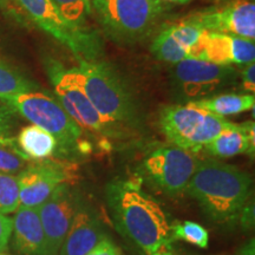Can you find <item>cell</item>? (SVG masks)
<instances>
[{
  "mask_svg": "<svg viewBox=\"0 0 255 255\" xmlns=\"http://www.w3.org/2000/svg\"><path fill=\"white\" fill-rule=\"evenodd\" d=\"M107 201L117 231L148 255L165 251L171 226L163 208L136 180H119L107 188Z\"/></svg>",
  "mask_w": 255,
  "mask_h": 255,
  "instance_id": "obj_1",
  "label": "cell"
},
{
  "mask_svg": "<svg viewBox=\"0 0 255 255\" xmlns=\"http://www.w3.org/2000/svg\"><path fill=\"white\" fill-rule=\"evenodd\" d=\"M251 176L235 165L216 159L199 161L187 194L206 215L218 223H231L241 215L251 194Z\"/></svg>",
  "mask_w": 255,
  "mask_h": 255,
  "instance_id": "obj_2",
  "label": "cell"
},
{
  "mask_svg": "<svg viewBox=\"0 0 255 255\" xmlns=\"http://www.w3.org/2000/svg\"><path fill=\"white\" fill-rule=\"evenodd\" d=\"M71 68L76 81L96 110L122 136L141 124L138 104L119 73L108 63L97 59H79Z\"/></svg>",
  "mask_w": 255,
  "mask_h": 255,
  "instance_id": "obj_3",
  "label": "cell"
},
{
  "mask_svg": "<svg viewBox=\"0 0 255 255\" xmlns=\"http://www.w3.org/2000/svg\"><path fill=\"white\" fill-rule=\"evenodd\" d=\"M0 102L55 137L60 156L84 154L91 149L90 143L84 138V130L53 96L34 90L1 96Z\"/></svg>",
  "mask_w": 255,
  "mask_h": 255,
  "instance_id": "obj_4",
  "label": "cell"
},
{
  "mask_svg": "<svg viewBox=\"0 0 255 255\" xmlns=\"http://www.w3.org/2000/svg\"><path fill=\"white\" fill-rule=\"evenodd\" d=\"M235 123L190 104L164 107L159 114L162 132L175 146L196 152Z\"/></svg>",
  "mask_w": 255,
  "mask_h": 255,
  "instance_id": "obj_5",
  "label": "cell"
},
{
  "mask_svg": "<svg viewBox=\"0 0 255 255\" xmlns=\"http://www.w3.org/2000/svg\"><path fill=\"white\" fill-rule=\"evenodd\" d=\"M104 31L119 41H137L152 30L167 6L161 0H91Z\"/></svg>",
  "mask_w": 255,
  "mask_h": 255,
  "instance_id": "obj_6",
  "label": "cell"
},
{
  "mask_svg": "<svg viewBox=\"0 0 255 255\" xmlns=\"http://www.w3.org/2000/svg\"><path fill=\"white\" fill-rule=\"evenodd\" d=\"M46 71L53 85L57 101L83 130L108 138L123 137L96 110L94 104L76 81L71 69L64 68L60 63L51 59L46 63Z\"/></svg>",
  "mask_w": 255,
  "mask_h": 255,
  "instance_id": "obj_7",
  "label": "cell"
},
{
  "mask_svg": "<svg viewBox=\"0 0 255 255\" xmlns=\"http://www.w3.org/2000/svg\"><path fill=\"white\" fill-rule=\"evenodd\" d=\"M171 84L177 100L188 102L214 96L238 79L233 65H219L205 60L186 58L173 64Z\"/></svg>",
  "mask_w": 255,
  "mask_h": 255,
  "instance_id": "obj_8",
  "label": "cell"
},
{
  "mask_svg": "<svg viewBox=\"0 0 255 255\" xmlns=\"http://www.w3.org/2000/svg\"><path fill=\"white\" fill-rule=\"evenodd\" d=\"M197 163L193 152L175 145L161 146L145 156L139 173L156 189L177 196L186 191Z\"/></svg>",
  "mask_w": 255,
  "mask_h": 255,
  "instance_id": "obj_9",
  "label": "cell"
},
{
  "mask_svg": "<svg viewBox=\"0 0 255 255\" xmlns=\"http://www.w3.org/2000/svg\"><path fill=\"white\" fill-rule=\"evenodd\" d=\"M28 17L66 46L77 57V59H97L101 44L98 38L91 31L77 30L64 19L51 0H17Z\"/></svg>",
  "mask_w": 255,
  "mask_h": 255,
  "instance_id": "obj_10",
  "label": "cell"
},
{
  "mask_svg": "<svg viewBox=\"0 0 255 255\" xmlns=\"http://www.w3.org/2000/svg\"><path fill=\"white\" fill-rule=\"evenodd\" d=\"M81 200L71 184L63 183L38 207L45 235V255L59 254Z\"/></svg>",
  "mask_w": 255,
  "mask_h": 255,
  "instance_id": "obj_11",
  "label": "cell"
},
{
  "mask_svg": "<svg viewBox=\"0 0 255 255\" xmlns=\"http://www.w3.org/2000/svg\"><path fill=\"white\" fill-rule=\"evenodd\" d=\"M187 19L203 31L255 39V5L251 0H234L221 7L196 12Z\"/></svg>",
  "mask_w": 255,
  "mask_h": 255,
  "instance_id": "obj_12",
  "label": "cell"
},
{
  "mask_svg": "<svg viewBox=\"0 0 255 255\" xmlns=\"http://www.w3.org/2000/svg\"><path fill=\"white\" fill-rule=\"evenodd\" d=\"M69 170L58 161H36L17 175L21 207L38 208L63 183H70Z\"/></svg>",
  "mask_w": 255,
  "mask_h": 255,
  "instance_id": "obj_13",
  "label": "cell"
},
{
  "mask_svg": "<svg viewBox=\"0 0 255 255\" xmlns=\"http://www.w3.org/2000/svg\"><path fill=\"white\" fill-rule=\"evenodd\" d=\"M188 58L219 65H245L255 60V44L245 38L203 31L188 52Z\"/></svg>",
  "mask_w": 255,
  "mask_h": 255,
  "instance_id": "obj_14",
  "label": "cell"
},
{
  "mask_svg": "<svg viewBox=\"0 0 255 255\" xmlns=\"http://www.w3.org/2000/svg\"><path fill=\"white\" fill-rule=\"evenodd\" d=\"M105 238L108 234L101 218L81 200L58 255H85Z\"/></svg>",
  "mask_w": 255,
  "mask_h": 255,
  "instance_id": "obj_15",
  "label": "cell"
},
{
  "mask_svg": "<svg viewBox=\"0 0 255 255\" xmlns=\"http://www.w3.org/2000/svg\"><path fill=\"white\" fill-rule=\"evenodd\" d=\"M202 33V28L184 18L158 33L151 44V52L162 62L176 64L188 58V52Z\"/></svg>",
  "mask_w": 255,
  "mask_h": 255,
  "instance_id": "obj_16",
  "label": "cell"
},
{
  "mask_svg": "<svg viewBox=\"0 0 255 255\" xmlns=\"http://www.w3.org/2000/svg\"><path fill=\"white\" fill-rule=\"evenodd\" d=\"M13 221V246L23 255H45V235L38 208L19 206Z\"/></svg>",
  "mask_w": 255,
  "mask_h": 255,
  "instance_id": "obj_17",
  "label": "cell"
},
{
  "mask_svg": "<svg viewBox=\"0 0 255 255\" xmlns=\"http://www.w3.org/2000/svg\"><path fill=\"white\" fill-rule=\"evenodd\" d=\"M254 123L235 124L216 136L203 146L208 154L216 157H232L254 151Z\"/></svg>",
  "mask_w": 255,
  "mask_h": 255,
  "instance_id": "obj_18",
  "label": "cell"
},
{
  "mask_svg": "<svg viewBox=\"0 0 255 255\" xmlns=\"http://www.w3.org/2000/svg\"><path fill=\"white\" fill-rule=\"evenodd\" d=\"M15 139L19 150L30 161H43L57 152L55 137L34 124L23 128Z\"/></svg>",
  "mask_w": 255,
  "mask_h": 255,
  "instance_id": "obj_19",
  "label": "cell"
},
{
  "mask_svg": "<svg viewBox=\"0 0 255 255\" xmlns=\"http://www.w3.org/2000/svg\"><path fill=\"white\" fill-rule=\"evenodd\" d=\"M186 104L225 117L227 115H238L252 110L255 104V97L253 94H221L188 102Z\"/></svg>",
  "mask_w": 255,
  "mask_h": 255,
  "instance_id": "obj_20",
  "label": "cell"
},
{
  "mask_svg": "<svg viewBox=\"0 0 255 255\" xmlns=\"http://www.w3.org/2000/svg\"><path fill=\"white\" fill-rule=\"evenodd\" d=\"M38 85L11 64L0 59V97L7 95L34 91Z\"/></svg>",
  "mask_w": 255,
  "mask_h": 255,
  "instance_id": "obj_21",
  "label": "cell"
},
{
  "mask_svg": "<svg viewBox=\"0 0 255 255\" xmlns=\"http://www.w3.org/2000/svg\"><path fill=\"white\" fill-rule=\"evenodd\" d=\"M64 19L77 30L89 31L87 21L91 13V0H51Z\"/></svg>",
  "mask_w": 255,
  "mask_h": 255,
  "instance_id": "obj_22",
  "label": "cell"
},
{
  "mask_svg": "<svg viewBox=\"0 0 255 255\" xmlns=\"http://www.w3.org/2000/svg\"><path fill=\"white\" fill-rule=\"evenodd\" d=\"M171 240H182L200 248H207L209 235L199 223L184 221L171 226Z\"/></svg>",
  "mask_w": 255,
  "mask_h": 255,
  "instance_id": "obj_23",
  "label": "cell"
},
{
  "mask_svg": "<svg viewBox=\"0 0 255 255\" xmlns=\"http://www.w3.org/2000/svg\"><path fill=\"white\" fill-rule=\"evenodd\" d=\"M20 206L17 176L0 173V213L12 214Z\"/></svg>",
  "mask_w": 255,
  "mask_h": 255,
  "instance_id": "obj_24",
  "label": "cell"
},
{
  "mask_svg": "<svg viewBox=\"0 0 255 255\" xmlns=\"http://www.w3.org/2000/svg\"><path fill=\"white\" fill-rule=\"evenodd\" d=\"M14 128V111L2 102H0V145L21 152L17 145V139L13 137Z\"/></svg>",
  "mask_w": 255,
  "mask_h": 255,
  "instance_id": "obj_25",
  "label": "cell"
},
{
  "mask_svg": "<svg viewBox=\"0 0 255 255\" xmlns=\"http://www.w3.org/2000/svg\"><path fill=\"white\" fill-rule=\"evenodd\" d=\"M28 161L30 159L21 152L0 145V173L17 176L27 167Z\"/></svg>",
  "mask_w": 255,
  "mask_h": 255,
  "instance_id": "obj_26",
  "label": "cell"
},
{
  "mask_svg": "<svg viewBox=\"0 0 255 255\" xmlns=\"http://www.w3.org/2000/svg\"><path fill=\"white\" fill-rule=\"evenodd\" d=\"M85 255H124L121 248L109 238H105Z\"/></svg>",
  "mask_w": 255,
  "mask_h": 255,
  "instance_id": "obj_27",
  "label": "cell"
},
{
  "mask_svg": "<svg viewBox=\"0 0 255 255\" xmlns=\"http://www.w3.org/2000/svg\"><path fill=\"white\" fill-rule=\"evenodd\" d=\"M13 221L7 215L0 213V253L6 250L9 239L12 237Z\"/></svg>",
  "mask_w": 255,
  "mask_h": 255,
  "instance_id": "obj_28",
  "label": "cell"
},
{
  "mask_svg": "<svg viewBox=\"0 0 255 255\" xmlns=\"http://www.w3.org/2000/svg\"><path fill=\"white\" fill-rule=\"evenodd\" d=\"M239 75L241 76L242 87L248 94H253L255 92V63L245 64L244 68Z\"/></svg>",
  "mask_w": 255,
  "mask_h": 255,
  "instance_id": "obj_29",
  "label": "cell"
},
{
  "mask_svg": "<svg viewBox=\"0 0 255 255\" xmlns=\"http://www.w3.org/2000/svg\"><path fill=\"white\" fill-rule=\"evenodd\" d=\"M162 2H170V4H180V5H184L188 4V2L194 1V0H161Z\"/></svg>",
  "mask_w": 255,
  "mask_h": 255,
  "instance_id": "obj_30",
  "label": "cell"
},
{
  "mask_svg": "<svg viewBox=\"0 0 255 255\" xmlns=\"http://www.w3.org/2000/svg\"><path fill=\"white\" fill-rule=\"evenodd\" d=\"M156 255H171V254H169L165 251H163V252H161V253H158V254H156Z\"/></svg>",
  "mask_w": 255,
  "mask_h": 255,
  "instance_id": "obj_31",
  "label": "cell"
},
{
  "mask_svg": "<svg viewBox=\"0 0 255 255\" xmlns=\"http://www.w3.org/2000/svg\"><path fill=\"white\" fill-rule=\"evenodd\" d=\"M5 2V0H0V5H2Z\"/></svg>",
  "mask_w": 255,
  "mask_h": 255,
  "instance_id": "obj_32",
  "label": "cell"
},
{
  "mask_svg": "<svg viewBox=\"0 0 255 255\" xmlns=\"http://www.w3.org/2000/svg\"><path fill=\"white\" fill-rule=\"evenodd\" d=\"M0 255H9V254H4V253H0Z\"/></svg>",
  "mask_w": 255,
  "mask_h": 255,
  "instance_id": "obj_33",
  "label": "cell"
}]
</instances>
